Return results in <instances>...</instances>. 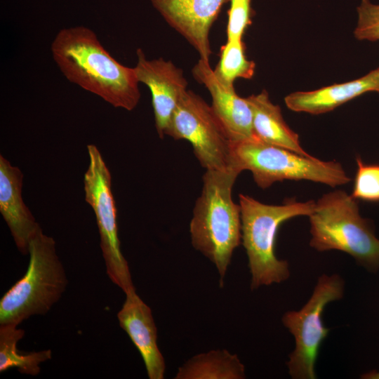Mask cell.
<instances>
[{
	"mask_svg": "<svg viewBox=\"0 0 379 379\" xmlns=\"http://www.w3.org/2000/svg\"><path fill=\"white\" fill-rule=\"evenodd\" d=\"M245 46L241 39H230L220 48V60L213 69L222 82L234 85L238 78L251 79L255 64L245 55Z\"/></svg>",
	"mask_w": 379,
	"mask_h": 379,
	"instance_id": "19",
	"label": "cell"
},
{
	"mask_svg": "<svg viewBox=\"0 0 379 379\" xmlns=\"http://www.w3.org/2000/svg\"><path fill=\"white\" fill-rule=\"evenodd\" d=\"M240 173L231 165L206 170L190 224L192 246L214 265L221 286L233 252L241 243L240 206L232 198V187Z\"/></svg>",
	"mask_w": 379,
	"mask_h": 379,
	"instance_id": "2",
	"label": "cell"
},
{
	"mask_svg": "<svg viewBox=\"0 0 379 379\" xmlns=\"http://www.w3.org/2000/svg\"><path fill=\"white\" fill-rule=\"evenodd\" d=\"M368 92L379 93V67L352 81L291 93L285 97L284 102L293 112L321 114Z\"/></svg>",
	"mask_w": 379,
	"mask_h": 379,
	"instance_id": "15",
	"label": "cell"
},
{
	"mask_svg": "<svg viewBox=\"0 0 379 379\" xmlns=\"http://www.w3.org/2000/svg\"><path fill=\"white\" fill-rule=\"evenodd\" d=\"M364 379H379V371H371L363 374L361 377Z\"/></svg>",
	"mask_w": 379,
	"mask_h": 379,
	"instance_id": "23",
	"label": "cell"
},
{
	"mask_svg": "<svg viewBox=\"0 0 379 379\" xmlns=\"http://www.w3.org/2000/svg\"><path fill=\"white\" fill-rule=\"evenodd\" d=\"M87 149L89 164L84 177L85 199L96 217L107 274L126 294L135 288L121 251L111 173L97 147L88 145Z\"/></svg>",
	"mask_w": 379,
	"mask_h": 379,
	"instance_id": "8",
	"label": "cell"
},
{
	"mask_svg": "<svg viewBox=\"0 0 379 379\" xmlns=\"http://www.w3.org/2000/svg\"><path fill=\"white\" fill-rule=\"evenodd\" d=\"M344 289L345 283L340 275L322 274L305 305L283 315L282 323L295 339V348L286 363L292 378H316L319 350L329 332L323 324L322 314L328 303L343 298Z\"/></svg>",
	"mask_w": 379,
	"mask_h": 379,
	"instance_id": "7",
	"label": "cell"
},
{
	"mask_svg": "<svg viewBox=\"0 0 379 379\" xmlns=\"http://www.w3.org/2000/svg\"><path fill=\"white\" fill-rule=\"evenodd\" d=\"M230 165L241 173H252L256 185L265 190L285 180H310L335 187L351 181L340 163L324 161L255 138L232 142Z\"/></svg>",
	"mask_w": 379,
	"mask_h": 379,
	"instance_id": "6",
	"label": "cell"
},
{
	"mask_svg": "<svg viewBox=\"0 0 379 379\" xmlns=\"http://www.w3.org/2000/svg\"><path fill=\"white\" fill-rule=\"evenodd\" d=\"M28 251L25 274L1 298L0 324L18 326L47 314L66 290L68 279L53 238L40 228L31 237Z\"/></svg>",
	"mask_w": 379,
	"mask_h": 379,
	"instance_id": "5",
	"label": "cell"
},
{
	"mask_svg": "<svg viewBox=\"0 0 379 379\" xmlns=\"http://www.w3.org/2000/svg\"><path fill=\"white\" fill-rule=\"evenodd\" d=\"M25 335V331L15 324H0V372L17 368L21 373L32 376L40 371V364L52 357L51 350L22 353L17 344Z\"/></svg>",
	"mask_w": 379,
	"mask_h": 379,
	"instance_id": "18",
	"label": "cell"
},
{
	"mask_svg": "<svg viewBox=\"0 0 379 379\" xmlns=\"http://www.w3.org/2000/svg\"><path fill=\"white\" fill-rule=\"evenodd\" d=\"M165 21L209 62L210 29L230 0H149Z\"/></svg>",
	"mask_w": 379,
	"mask_h": 379,
	"instance_id": "11",
	"label": "cell"
},
{
	"mask_svg": "<svg viewBox=\"0 0 379 379\" xmlns=\"http://www.w3.org/2000/svg\"><path fill=\"white\" fill-rule=\"evenodd\" d=\"M23 175L0 156V213L20 253H29V242L41 228L22 197Z\"/></svg>",
	"mask_w": 379,
	"mask_h": 379,
	"instance_id": "14",
	"label": "cell"
},
{
	"mask_svg": "<svg viewBox=\"0 0 379 379\" xmlns=\"http://www.w3.org/2000/svg\"><path fill=\"white\" fill-rule=\"evenodd\" d=\"M134 67L139 83L146 85L152 95L155 127L163 138L180 99L187 91V81L183 71L171 60L162 58L148 60L138 48Z\"/></svg>",
	"mask_w": 379,
	"mask_h": 379,
	"instance_id": "10",
	"label": "cell"
},
{
	"mask_svg": "<svg viewBox=\"0 0 379 379\" xmlns=\"http://www.w3.org/2000/svg\"><path fill=\"white\" fill-rule=\"evenodd\" d=\"M241 220V243L248 257L251 288L279 284L290 276L288 263L275 253L277 231L285 221L300 215L310 216L315 201L288 199L281 205H270L239 195Z\"/></svg>",
	"mask_w": 379,
	"mask_h": 379,
	"instance_id": "3",
	"label": "cell"
},
{
	"mask_svg": "<svg viewBox=\"0 0 379 379\" xmlns=\"http://www.w3.org/2000/svg\"><path fill=\"white\" fill-rule=\"evenodd\" d=\"M357 169L352 197L368 202L379 201V165L364 164L360 157L356 159Z\"/></svg>",
	"mask_w": 379,
	"mask_h": 379,
	"instance_id": "20",
	"label": "cell"
},
{
	"mask_svg": "<svg viewBox=\"0 0 379 379\" xmlns=\"http://www.w3.org/2000/svg\"><path fill=\"white\" fill-rule=\"evenodd\" d=\"M357 23L354 36L360 41H379V4L361 0L357 7Z\"/></svg>",
	"mask_w": 379,
	"mask_h": 379,
	"instance_id": "21",
	"label": "cell"
},
{
	"mask_svg": "<svg viewBox=\"0 0 379 379\" xmlns=\"http://www.w3.org/2000/svg\"><path fill=\"white\" fill-rule=\"evenodd\" d=\"M51 51L63 76L114 107L133 110L140 99L134 67L119 62L85 26L60 29Z\"/></svg>",
	"mask_w": 379,
	"mask_h": 379,
	"instance_id": "1",
	"label": "cell"
},
{
	"mask_svg": "<svg viewBox=\"0 0 379 379\" xmlns=\"http://www.w3.org/2000/svg\"><path fill=\"white\" fill-rule=\"evenodd\" d=\"M246 100L252 111L253 138L303 156H312L301 147L298 135L287 125L280 107L272 102L265 90Z\"/></svg>",
	"mask_w": 379,
	"mask_h": 379,
	"instance_id": "16",
	"label": "cell"
},
{
	"mask_svg": "<svg viewBox=\"0 0 379 379\" xmlns=\"http://www.w3.org/2000/svg\"><path fill=\"white\" fill-rule=\"evenodd\" d=\"M309 218L311 247L320 252L343 251L368 271L379 270V239L352 195L340 190L324 194Z\"/></svg>",
	"mask_w": 379,
	"mask_h": 379,
	"instance_id": "4",
	"label": "cell"
},
{
	"mask_svg": "<svg viewBox=\"0 0 379 379\" xmlns=\"http://www.w3.org/2000/svg\"><path fill=\"white\" fill-rule=\"evenodd\" d=\"M117 319L120 327L139 351L148 378L163 379L166 364L157 345V329L152 310L135 291L126 293Z\"/></svg>",
	"mask_w": 379,
	"mask_h": 379,
	"instance_id": "13",
	"label": "cell"
},
{
	"mask_svg": "<svg viewBox=\"0 0 379 379\" xmlns=\"http://www.w3.org/2000/svg\"><path fill=\"white\" fill-rule=\"evenodd\" d=\"M244 364L225 349L197 354L180 366L175 379H244Z\"/></svg>",
	"mask_w": 379,
	"mask_h": 379,
	"instance_id": "17",
	"label": "cell"
},
{
	"mask_svg": "<svg viewBox=\"0 0 379 379\" xmlns=\"http://www.w3.org/2000/svg\"><path fill=\"white\" fill-rule=\"evenodd\" d=\"M227 12V38L241 39L242 36L251 24V0H230Z\"/></svg>",
	"mask_w": 379,
	"mask_h": 379,
	"instance_id": "22",
	"label": "cell"
},
{
	"mask_svg": "<svg viewBox=\"0 0 379 379\" xmlns=\"http://www.w3.org/2000/svg\"><path fill=\"white\" fill-rule=\"evenodd\" d=\"M165 135L189 141L206 170L230 166L232 141L211 106L192 91L180 99Z\"/></svg>",
	"mask_w": 379,
	"mask_h": 379,
	"instance_id": "9",
	"label": "cell"
},
{
	"mask_svg": "<svg viewBox=\"0 0 379 379\" xmlns=\"http://www.w3.org/2000/svg\"><path fill=\"white\" fill-rule=\"evenodd\" d=\"M192 73L209 91L212 98L211 108L232 142L253 138L252 111L246 98L237 95L234 85L220 80L209 62L199 59L194 66Z\"/></svg>",
	"mask_w": 379,
	"mask_h": 379,
	"instance_id": "12",
	"label": "cell"
}]
</instances>
